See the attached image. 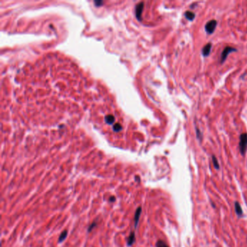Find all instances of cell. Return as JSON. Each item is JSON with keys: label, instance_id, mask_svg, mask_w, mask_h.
Returning a JSON list of instances; mask_svg holds the SVG:
<instances>
[{"label": "cell", "instance_id": "ba28073f", "mask_svg": "<svg viewBox=\"0 0 247 247\" xmlns=\"http://www.w3.org/2000/svg\"><path fill=\"white\" fill-rule=\"evenodd\" d=\"M184 15H185V17H186V18L190 21H194V18H195V14H194V12H191V11H186V12H185Z\"/></svg>", "mask_w": 247, "mask_h": 247}, {"label": "cell", "instance_id": "8fae6325", "mask_svg": "<svg viewBox=\"0 0 247 247\" xmlns=\"http://www.w3.org/2000/svg\"><path fill=\"white\" fill-rule=\"evenodd\" d=\"M156 246L157 247H168V246L166 244L165 242L162 241V240H159V241L157 242Z\"/></svg>", "mask_w": 247, "mask_h": 247}, {"label": "cell", "instance_id": "3957f363", "mask_svg": "<svg viewBox=\"0 0 247 247\" xmlns=\"http://www.w3.org/2000/svg\"><path fill=\"white\" fill-rule=\"evenodd\" d=\"M217 21L215 20H212V21H209V22H207L205 25V30L208 34H213L214 31H215L216 26H217Z\"/></svg>", "mask_w": 247, "mask_h": 247}, {"label": "cell", "instance_id": "30bf717a", "mask_svg": "<svg viewBox=\"0 0 247 247\" xmlns=\"http://www.w3.org/2000/svg\"><path fill=\"white\" fill-rule=\"evenodd\" d=\"M212 159H213V163L214 167H215V168H216V169H219L220 165H219V163H218L217 158H216L215 156H213L212 157Z\"/></svg>", "mask_w": 247, "mask_h": 247}, {"label": "cell", "instance_id": "9c48e42d", "mask_svg": "<svg viewBox=\"0 0 247 247\" xmlns=\"http://www.w3.org/2000/svg\"><path fill=\"white\" fill-rule=\"evenodd\" d=\"M67 236V231H62V233H61L60 236V237H59V240H58L59 242H60V243H62V242L66 239Z\"/></svg>", "mask_w": 247, "mask_h": 247}, {"label": "cell", "instance_id": "5bb4252c", "mask_svg": "<svg viewBox=\"0 0 247 247\" xmlns=\"http://www.w3.org/2000/svg\"><path fill=\"white\" fill-rule=\"evenodd\" d=\"M115 196H112V197L110 198V202H115Z\"/></svg>", "mask_w": 247, "mask_h": 247}, {"label": "cell", "instance_id": "4fadbf2b", "mask_svg": "<svg viewBox=\"0 0 247 247\" xmlns=\"http://www.w3.org/2000/svg\"><path fill=\"white\" fill-rule=\"evenodd\" d=\"M97 226V223H96V222H93V223H91V225L90 226H89V230H88V231L89 232H90V231H91L93 230L94 229V227H96Z\"/></svg>", "mask_w": 247, "mask_h": 247}, {"label": "cell", "instance_id": "7c38bea8", "mask_svg": "<svg viewBox=\"0 0 247 247\" xmlns=\"http://www.w3.org/2000/svg\"><path fill=\"white\" fill-rule=\"evenodd\" d=\"M196 136H197V138H198V139H199V140H202V133H201L200 130H199L198 128H196Z\"/></svg>", "mask_w": 247, "mask_h": 247}, {"label": "cell", "instance_id": "277c9868", "mask_svg": "<svg viewBox=\"0 0 247 247\" xmlns=\"http://www.w3.org/2000/svg\"><path fill=\"white\" fill-rule=\"evenodd\" d=\"M212 49V43H208L203 47L202 49V54L204 57H207L209 55Z\"/></svg>", "mask_w": 247, "mask_h": 247}, {"label": "cell", "instance_id": "52a82bcc", "mask_svg": "<svg viewBox=\"0 0 247 247\" xmlns=\"http://www.w3.org/2000/svg\"><path fill=\"white\" fill-rule=\"evenodd\" d=\"M235 209H236V213L239 216H241L243 215V211H242L241 207L239 202H235Z\"/></svg>", "mask_w": 247, "mask_h": 247}, {"label": "cell", "instance_id": "5b68a950", "mask_svg": "<svg viewBox=\"0 0 247 247\" xmlns=\"http://www.w3.org/2000/svg\"><path fill=\"white\" fill-rule=\"evenodd\" d=\"M141 207H138V209H136V211H135V215H134L135 228H137V226H138V223H139V217H140V215H141Z\"/></svg>", "mask_w": 247, "mask_h": 247}, {"label": "cell", "instance_id": "7a4b0ae2", "mask_svg": "<svg viewBox=\"0 0 247 247\" xmlns=\"http://www.w3.org/2000/svg\"><path fill=\"white\" fill-rule=\"evenodd\" d=\"M237 49H235V48L233 47H226L225 49H223V51H222V54H221V56H220V63H223L225 61H226L227 57L229 54H231V52H236Z\"/></svg>", "mask_w": 247, "mask_h": 247}, {"label": "cell", "instance_id": "6da1fadb", "mask_svg": "<svg viewBox=\"0 0 247 247\" xmlns=\"http://www.w3.org/2000/svg\"><path fill=\"white\" fill-rule=\"evenodd\" d=\"M239 149L241 154L243 155L246 154L247 150V133H244L240 135L239 140Z\"/></svg>", "mask_w": 247, "mask_h": 247}, {"label": "cell", "instance_id": "8992f818", "mask_svg": "<svg viewBox=\"0 0 247 247\" xmlns=\"http://www.w3.org/2000/svg\"><path fill=\"white\" fill-rule=\"evenodd\" d=\"M135 240V233H134V231H132V232L130 233V236H129L128 238V245L129 246H130L132 244H133V243H134Z\"/></svg>", "mask_w": 247, "mask_h": 247}]
</instances>
